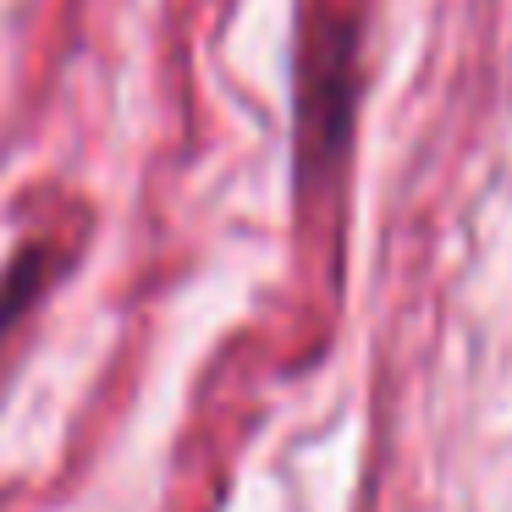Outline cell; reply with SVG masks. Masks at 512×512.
Returning <instances> with one entry per match:
<instances>
[{
    "label": "cell",
    "mask_w": 512,
    "mask_h": 512,
    "mask_svg": "<svg viewBox=\"0 0 512 512\" xmlns=\"http://www.w3.org/2000/svg\"><path fill=\"white\" fill-rule=\"evenodd\" d=\"M34 270H39V259H23V265L12 270V281H6V303H0V331H6V325H12V314L23 309V303L34 298V292H39Z\"/></svg>",
    "instance_id": "cell-1"
}]
</instances>
